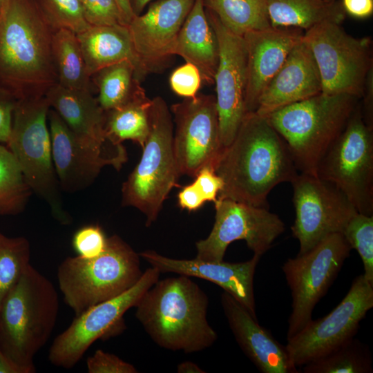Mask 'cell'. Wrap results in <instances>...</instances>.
Instances as JSON below:
<instances>
[{"mask_svg": "<svg viewBox=\"0 0 373 373\" xmlns=\"http://www.w3.org/2000/svg\"><path fill=\"white\" fill-rule=\"evenodd\" d=\"M45 97L70 130L85 143L117 155H127L122 144H115L106 137L105 112L93 91L73 89L56 83Z\"/></svg>", "mask_w": 373, "mask_h": 373, "instance_id": "obj_24", "label": "cell"}, {"mask_svg": "<svg viewBox=\"0 0 373 373\" xmlns=\"http://www.w3.org/2000/svg\"><path fill=\"white\" fill-rule=\"evenodd\" d=\"M48 122L52 157L59 185L73 192L89 186L102 169L112 166L119 170L127 156L95 148L80 140L53 109H49Z\"/></svg>", "mask_w": 373, "mask_h": 373, "instance_id": "obj_19", "label": "cell"}, {"mask_svg": "<svg viewBox=\"0 0 373 373\" xmlns=\"http://www.w3.org/2000/svg\"><path fill=\"white\" fill-rule=\"evenodd\" d=\"M49 109L45 96L17 100L7 146L32 191L48 204L57 220L68 224L71 218L62 206L52 157Z\"/></svg>", "mask_w": 373, "mask_h": 373, "instance_id": "obj_8", "label": "cell"}, {"mask_svg": "<svg viewBox=\"0 0 373 373\" xmlns=\"http://www.w3.org/2000/svg\"><path fill=\"white\" fill-rule=\"evenodd\" d=\"M221 305L234 338L248 358L262 373H298L286 347L237 300L224 291Z\"/></svg>", "mask_w": 373, "mask_h": 373, "instance_id": "obj_22", "label": "cell"}, {"mask_svg": "<svg viewBox=\"0 0 373 373\" xmlns=\"http://www.w3.org/2000/svg\"><path fill=\"white\" fill-rule=\"evenodd\" d=\"M372 307L373 285L361 274L330 313L312 319L287 339L285 347L293 365L301 367L353 338L361 321Z\"/></svg>", "mask_w": 373, "mask_h": 373, "instance_id": "obj_13", "label": "cell"}, {"mask_svg": "<svg viewBox=\"0 0 373 373\" xmlns=\"http://www.w3.org/2000/svg\"><path fill=\"white\" fill-rule=\"evenodd\" d=\"M77 37L90 78L100 69L124 60L134 64L141 83L146 77L134 50L127 26H90Z\"/></svg>", "mask_w": 373, "mask_h": 373, "instance_id": "obj_25", "label": "cell"}, {"mask_svg": "<svg viewBox=\"0 0 373 373\" xmlns=\"http://www.w3.org/2000/svg\"><path fill=\"white\" fill-rule=\"evenodd\" d=\"M151 128L141 159L123 183L122 205L133 207L146 216V226L154 222L163 202L180 176L173 152V121L166 101L152 99Z\"/></svg>", "mask_w": 373, "mask_h": 373, "instance_id": "obj_7", "label": "cell"}, {"mask_svg": "<svg viewBox=\"0 0 373 373\" xmlns=\"http://www.w3.org/2000/svg\"><path fill=\"white\" fill-rule=\"evenodd\" d=\"M52 54L57 84L73 89L93 91L77 34L68 29H58L52 37Z\"/></svg>", "mask_w": 373, "mask_h": 373, "instance_id": "obj_29", "label": "cell"}, {"mask_svg": "<svg viewBox=\"0 0 373 373\" xmlns=\"http://www.w3.org/2000/svg\"><path fill=\"white\" fill-rule=\"evenodd\" d=\"M178 200L180 207L189 211L200 209L206 202L193 182L181 189L178 195Z\"/></svg>", "mask_w": 373, "mask_h": 373, "instance_id": "obj_44", "label": "cell"}, {"mask_svg": "<svg viewBox=\"0 0 373 373\" xmlns=\"http://www.w3.org/2000/svg\"><path fill=\"white\" fill-rule=\"evenodd\" d=\"M54 30L35 0H6L0 10V88L17 100L44 97L57 83Z\"/></svg>", "mask_w": 373, "mask_h": 373, "instance_id": "obj_2", "label": "cell"}, {"mask_svg": "<svg viewBox=\"0 0 373 373\" xmlns=\"http://www.w3.org/2000/svg\"><path fill=\"white\" fill-rule=\"evenodd\" d=\"M351 247L341 233L332 234L282 266L291 294L287 340L310 321L318 302L337 277Z\"/></svg>", "mask_w": 373, "mask_h": 373, "instance_id": "obj_11", "label": "cell"}, {"mask_svg": "<svg viewBox=\"0 0 373 373\" xmlns=\"http://www.w3.org/2000/svg\"><path fill=\"white\" fill-rule=\"evenodd\" d=\"M214 170L224 182L218 198L265 208L271 191L298 173L284 140L267 117L256 112L245 115Z\"/></svg>", "mask_w": 373, "mask_h": 373, "instance_id": "obj_1", "label": "cell"}, {"mask_svg": "<svg viewBox=\"0 0 373 373\" xmlns=\"http://www.w3.org/2000/svg\"><path fill=\"white\" fill-rule=\"evenodd\" d=\"M267 12L272 27L303 30L327 19L343 21L345 12L336 1L326 0H266Z\"/></svg>", "mask_w": 373, "mask_h": 373, "instance_id": "obj_28", "label": "cell"}, {"mask_svg": "<svg viewBox=\"0 0 373 373\" xmlns=\"http://www.w3.org/2000/svg\"><path fill=\"white\" fill-rule=\"evenodd\" d=\"M316 175L338 189L358 213L373 215V129L364 122L361 104L320 162Z\"/></svg>", "mask_w": 373, "mask_h": 373, "instance_id": "obj_10", "label": "cell"}, {"mask_svg": "<svg viewBox=\"0 0 373 373\" xmlns=\"http://www.w3.org/2000/svg\"><path fill=\"white\" fill-rule=\"evenodd\" d=\"M30 260V245L25 237H8L0 231V309Z\"/></svg>", "mask_w": 373, "mask_h": 373, "instance_id": "obj_34", "label": "cell"}, {"mask_svg": "<svg viewBox=\"0 0 373 373\" xmlns=\"http://www.w3.org/2000/svg\"><path fill=\"white\" fill-rule=\"evenodd\" d=\"M361 98V114L365 124L373 129V67L369 70Z\"/></svg>", "mask_w": 373, "mask_h": 373, "instance_id": "obj_43", "label": "cell"}, {"mask_svg": "<svg viewBox=\"0 0 373 373\" xmlns=\"http://www.w3.org/2000/svg\"><path fill=\"white\" fill-rule=\"evenodd\" d=\"M296 217L291 227L301 255L327 236L341 233L358 213L334 185L315 174L300 173L291 182Z\"/></svg>", "mask_w": 373, "mask_h": 373, "instance_id": "obj_14", "label": "cell"}, {"mask_svg": "<svg viewBox=\"0 0 373 373\" xmlns=\"http://www.w3.org/2000/svg\"><path fill=\"white\" fill-rule=\"evenodd\" d=\"M152 99L140 86L134 96L124 105L105 112V133L115 144L132 140L142 149L151 128L150 113Z\"/></svg>", "mask_w": 373, "mask_h": 373, "instance_id": "obj_27", "label": "cell"}, {"mask_svg": "<svg viewBox=\"0 0 373 373\" xmlns=\"http://www.w3.org/2000/svg\"><path fill=\"white\" fill-rule=\"evenodd\" d=\"M80 2L89 25H124L115 0H80Z\"/></svg>", "mask_w": 373, "mask_h": 373, "instance_id": "obj_38", "label": "cell"}, {"mask_svg": "<svg viewBox=\"0 0 373 373\" xmlns=\"http://www.w3.org/2000/svg\"><path fill=\"white\" fill-rule=\"evenodd\" d=\"M107 239L99 225L88 224L75 233L72 244L78 256L88 259L95 258L105 251Z\"/></svg>", "mask_w": 373, "mask_h": 373, "instance_id": "obj_37", "label": "cell"}, {"mask_svg": "<svg viewBox=\"0 0 373 373\" xmlns=\"http://www.w3.org/2000/svg\"><path fill=\"white\" fill-rule=\"evenodd\" d=\"M160 275L156 268L151 267L127 291L75 316L70 325L54 339L48 354L51 364L72 368L96 340L120 332L124 326V314L135 306L144 292L159 280Z\"/></svg>", "mask_w": 373, "mask_h": 373, "instance_id": "obj_12", "label": "cell"}, {"mask_svg": "<svg viewBox=\"0 0 373 373\" xmlns=\"http://www.w3.org/2000/svg\"><path fill=\"white\" fill-rule=\"evenodd\" d=\"M345 12L357 19H365L373 13V0H342Z\"/></svg>", "mask_w": 373, "mask_h": 373, "instance_id": "obj_45", "label": "cell"}, {"mask_svg": "<svg viewBox=\"0 0 373 373\" xmlns=\"http://www.w3.org/2000/svg\"><path fill=\"white\" fill-rule=\"evenodd\" d=\"M6 0H0V10L1 8V7L3 6V5L4 4Z\"/></svg>", "mask_w": 373, "mask_h": 373, "instance_id": "obj_50", "label": "cell"}, {"mask_svg": "<svg viewBox=\"0 0 373 373\" xmlns=\"http://www.w3.org/2000/svg\"><path fill=\"white\" fill-rule=\"evenodd\" d=\"M140 258L160 273H175L213 283L232 296L255 318L256 302L254 279L260 256L254 254L249 260L240 262H210L193 259H175L153 250L139 254Z\"/></svg>", "mask_w": 373, "mask_h": 373, "instance_id": "obj_20", "label": "cell"}, {"mask_svg": "<svg viewBox=\"0 0 373 373\" xmlns=\"http://www.w3.org/2000/svg\"><path fill=\"white\" fill-rule=\"evenodd\" d=\"M98 91L97 99L104 112L128 102L141 86L134 64L124 60L106 66L91 76Z\"/></svg>", "mask_w": 373, "mask_h": 373, "instance_id": "obj_30", "label": "cell"}, {"mask_svg": "<svg viewBox=\"0 0 373 373\" xmlns=\"http://www.w3.org/2000/svg\"><path fill=\"white\" fill-rule=\"evenodd\" d=\"M31 191L14 155L0 144V215L21 213Z\"/></svg>", "mask_w": 373, "mask_h": 373, "instance_id": "obj_33", "label": "cell"}, {"mask_svg": "<svg viewBox=\"0 0 373 373\" xmlns=\"http://www.w3.org/2000/svg\"><path fill=\"white\" fill-rule=\"evenodd\" d=\"M29 368L21 366L10 359L0 349V373H34Z\"/></svg>", "mask_w": 373, "mask_h": 373, "instance_id": "obj_46", "label": "cell"}, {"mask_svg": "<svg viewBox=\"0 0 373 373\" xmlns=\"http://www.w3.org/2000/svg\"><path fill=\"white\" fill-rule=\"evenodd\" d=\"M215 222L209 235L195 243L196 258L222 261L228 246L246 242L254 254L262 256L285 231V224L268 208L255 207L229 198H218Z\"/></svg>", "mask_w": 373, "mask_h": 373, "instance_id": "obj_15", "label": "cell"}, {"mask_svg": "<svg viewBox=\"0 0 373 373\" xmlns=\"http://www.w3.org/2000/svg\"><path fill=\"white\" fill-rule=\"evenodd\" d=\"M59 309L54 285L29 264L1 305L0 349L35 372L34 357L50 338Z\"/></svg>", "mask_w": 373, "mask_h": 373, "instance_id": "obj_4", "label": "cell"}, {"mask_svg": "<svg viewBox=\"0 0 373 373\" xmlns=\"http://www.w3.org/2000/svg\"><path fill=\"white\" fill-rule=\"evenodd\" d=\"M172 54L195 65L206 84H214L219 48L202 0L195 1L177 37Z\"/></svg>", "mask_w": 373, "mask_h": 373, "instance_id": "obj_26", "label": "cell"}, {"mask_svg": "<svg viewBox=\"0 0 373 373\" xmlns=\"http://www.w3.org/2000/svg\"><path fill=\"white\" fill-rule=\"evenodd\" d=\"M89 373H136L137 369L117 356L97 350L86 360Z\"/></svg>", "mask_w": 373, "mask_h": 373, "instance_id": "obj_40", "label": "cell"}, {"mask_svg": "<svg viewBox=\"0 0 373 373\" xmlns=\"http://www.w3.org/2000/svg\"><path fill=\"white\" fill-rule=\"evenodd\" d=\"M304 32L298 28L270 26L242 36L247 50V113L256 111L264 89L302 41Z\"/></svg>", "mask_w": 373, "mask_h": 373, "instance_id": "obj_21", "label": "cell"}, {"mask_svg": "<svg viewBox=\"0 0 373 373\" xmlns=\"http://www.w3.org/2000/svg\"><path fill=\"white\" fill-rule=\"evenodd\" d=\"M173 146L180 175L195 176L206 166L215 168L223 151L216 97L198 93L173 104Z\"/></svg>", "mask_w": 373, "mask_h": 373, "instance_id": "obj_16", "label": "cell"}, {"mask_svg": "<svg viewBox=\"0 0 373 373\" xmlns=\"http://www.w3.org/2000/svg\"><path fill=\"white\" fill-rule=\"evenodd\" d=\"M209 298L191 277L158 280L141 296L135 316L158 346L190 354L210 347L218 335L209 325Z\"/></svg>", "mask_w": 373, "mask_h": 373, "instance_id": "obj_3", "label": "cell"}, {"mask_svg": "<svg viewBox=\"0 0 373 373\" xmlns=\"http://www.w3.org/2000/svg\"><path fill=\"white\" fill-rule=\"evenodd\" d=\"M351 249L356 250L363 265L365 278L373 285V215L356 213L342 232Z\"/></svg>", "mask_w": 373, "mask_h": 373, "instance_id": "obj_35", "label": "cell"}, {"mask_svg": "<svg viewBox=\"0 0 373 373\" xmlns=\"http://www.w3.org/2000/svg\"><path fill=\"white\" fill-rule=\"evenodd\" d=\"M195 184L204 200L216 202L219 193L223 188L222 179L217 175L213 167L206 166L202 168L195 176Z\"/></svg>", "mask_w": 373, "mask_h": 373, "instance_id": "obj_41", "label": "cell"}, {"mask_svg": "<svg viewBox=\"0 0 373 373\" xmlns=\"http://www.w3.org/2000/svg\"><path fill=\"white\" fill-rule=\"evenodd\" d=\"M46 21L54 30L68 29L76 34L90 25L85 19L80 0H35Z\"/></svg>", "mask_w": 373, "mask_h": 373, "instance_id": "obj_36", "label": "cell"}, {"mask_svg": "<svg viewBox=\"0 0 373 373\" xmlns=\"http://www.w3.org/2000/svg\"><path fill=\"white\" fill-rule=\"evenodd\" d=\"M221 23L236 35L271 26L266 0H202Z\"/></svg>", "mask_w": 373, "mask_h": 373, "instance_id": "obj_31", "label": "cell"}, {"mask_svg": "<svg viewBox=\"0 0 373 373\" xmlns=\"http://www.w3.org/2000/svg\"><path fill=\"white\" fill-rule=\"evenodd\" d=\"M152 0H129L130 5L134 15H139L142 13L146 6Z\"/></svg>", "mask_w": 373, "mask_h": 373, "instance_id": "obj_49", "label": "cell"}, {"mask_svg": "<svg viewBox=\"0 0 373 373\" xmlns=\"http://www.w3.org/2000/svg\"><path fill=\"white\" fill-rule=\"evenodd\" d=\"M347 94L323 92L278 109L267 117L285 142L298 171L315 174L358 104Z\"/></svg>", "mask_w": 373, "mask_h": 373, "instance_id": "obj_5", "label": "cell"}, {"mask_svg": "<svg viewBox=\"0 0 373 373\" xmlns=\"http://www.w3.org/2000/svg\"><path fill=\"white\" fill-rule=\"evenodd\" d=\"M321 92L322 84L317 66L302 39L264 89L255 112L267 117L278 109Z\"/></svg>", "mask_w": 373, "mask_h": 373, "instance_id": "obj_23", "label": "cell"}, {"mask_svg": "<svg viewBox=\"0 0 373 373\" xmlns=\"http://www.w3.org/2000/svg\"><path fill=\"white\" fill-rule=\"evenodd\" d=\"M140 258L139 254L117 235L108 238L105 251L95 258H66L57 273L64 301L77 316L122 294L141 278Z\"/></svg>", "mask_w": 373, "mask_h": 373, "instance_id": "obj_6", "label": "cell"}, {"mask_svg": "<svg viewBox=\"0 0 373 373\" xmlns=\"http://www.w3.org/2000/svg\"><path fill=\"white\" fill-rule=\"evenodd\" d=\"M202 78L198 68L186 62L176 68L169 77L171 90L184 98L194 97L201 87Z\"/></svg>", "mask_w": 373, "mask_h": 373, "instance_id": "obj_39", "label": "cell"}, {"mask_svg": "<svg viewBox=\"0 0 373 373\" xmlns=\"http://www.w3.org/2000/svg\"><path fill=\"white\" fill-rule=\"evenodd\" d=\"M326 1H329V2L336 1V0H326Z\"/></svg>", "mask_w": 373, "mask_h": 373, "instance_id": "obj_51", "label": "cell"}, {"mask_svg": "<svg viewBox=\"0 0 373 373\" xmlns=\"http://www.w3.org/2000/svg\"><path fill=\"white\" fill-rule=\"evenodd\" d=\"M219 48L214 78L220 137L223 149L233 140L247 114V50L242 36L227 28L218 17L205 8Z\"/></svg>", "mask_w": 373, "mask_h": 373, "instance_id": "obj_17", "label": "cell"}, {"mask_svg": "<svg viewBox=\"0 0 373 373\" xmlns=\"http://www.w3.org/2000/svg\"><path fill=\"white\" fill-rule=\"evenodd\" d=\"M115 1L117 4L123 23L127 26L135 16L131 7L130 1L129 0H115Z\"/></svg>", "mask_w": 373, "mask_h": 373, "instance_id": "obj_47", "label": "cell"}, {"mask_svg": "<svg viewBox=\"0 0 373 373\" xmlns=\"http://www.w3.org/2000/svg\"><path fill=\"white\" fill-rule=\"evenodd\" d=\"M17 99L0 88V144L8 142Z\"/></svg>", "mask_w": 373, "mask_h": 373, "instance_id": "obj_42", "label": "cell"}, {"mask_svg": "<svg viewBox=\"0 0 373 373\" xmlns=\"http://www.w3.org/2000/svg\"><path fill=\"white\" fill-rule=\"evenodd\" d=\"M304 373H370L372 357L367 345L354 337L301 367Z\"/></svg>", "mask_w": 373, "mask_h": 373, "instance_id": "obj_32", "label": "cell"}, {"mask_svg": "<svg viewBox=\"0 0 373 373\" xmlns=\"http://www.w3.org/2000/svg\"><path fill=\"white\" fill-rule=\"evenodd\" d=\"M341 21L327 19L305 31L303 41L317 66L322 92L347 94L361 99L373 67L372 41L347 33Z\"/></svg>", "mask_w": 373, "mask_h": 373, "instance_id": "obj_9", "label": "cell"}, {"mask_svg": "<svg viewBox=\"0 0 373 373\" xmlns=\"http://www.w3.org/2000/svg\"><path fill=\"white\" fill-rule=\"evenodd\" d=\"M177 372L179 373H204L198 365L191 361H184L178 365Z\"/></svg>", "mask_w": 373, "mask_h": 373, "instance_id": "obj_48", "label": "cell"}, {"mask_svg": "<svg viewBox=\"0 0 373 373\" xmlns=\"http://www.w3.org/2000/svg\"><path fill=\"white\" fill-rule=\"evenodd\" d=\"M195 0H156L127 25L135 54L148 75L164 70Z\"/></svg>", "mask_w": 373, "mask_h": 373, "instance_id": "obj_18", "label": "cell"}]
</instances>
